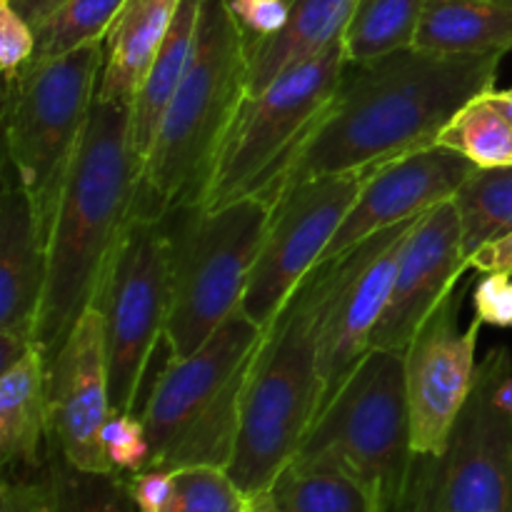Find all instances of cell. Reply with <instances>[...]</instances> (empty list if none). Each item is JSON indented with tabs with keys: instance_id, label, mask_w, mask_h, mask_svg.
I'll list each match as a JSON object with an SVG mask.
<instances>
[{
	"instance_id": "cell-1",
	"label": "cell",
	"mask_w": 512,
	"mask_h": 512,
	"mask_svg": "<svg viewBox=\"0 0 512 512\" xmlns=\"http://www.w3.org/2000/svg\"><path fill=\"white\" fill-rule=\"evenodd\" d=\"M503 53L443 55L403 48L345 65L343 80L308 138L260 193L273 203L298 180L388 163L438 143L460 108L495 88Z\"/></svg>"
},
{
	"instance_id": "cell-2",
	"label": "cell",
	"mask_w": 512,
	"mask_h": 512,
	"mask_svg": "<svg viewBox=\"0 0 512 512\" xmlns=\"http://www.w3.org/2000/svg\"><path fill=\"white\" fill-rule=\"evenodd\" d=\"M143 160L133 148V105L95 100L45 233V290L35 345L45 363L95 303L135 218Z\"/></svg>"
},
{
	"instance_id": "cell-3",
	"label": "cell",
	"mask_w": 512,
	"mask_h": 512,
	"mask_svg": "<svg viewBox=\"0 0 512 512\" xmlns=\"http://www.w3.org/2000/svg\"><path fill=\"white\" fill-rule=\"evenodd\" d=\"M380 233L340 258L315 265L265 330L245 385L238 443L228 465V475L250 500L268 493L323 410L320 333L325 313Z\"/></svg>"
},
{
	"instance_id": "cell-4",
	"label": "cell",
	"mask_w": 512,
	"mask_h": 512,
	"mask_svg": "<svg viewBox=\"0 0 512 512\" xmlns=\"http://www.w3.org/2000/svg\"><path fill=\"white\" fill-rule=\"evenodd\" d=\"M248 98V33L230 0H203L193 60L140 170L135 215L198 208L220 148Z\"/></svg>"
},
{
	"instance_id": "cell-5",
	"label": "cell",
	"mask_w": 512,
	"mask_h": 512,
	"mask_svg": "<svg viewBox=\"0 0 512 512\" xmlns=\"http://www.w3.org/2000/svg\"><path fill=\"white\" fill-rule=\"evenodd\" d=\"M265 330L238 308L195 353L170 355L140 413L150 445L148 468L228 470L245 385Z\"/></svg>"
},
{
	"instance_id": "cell-6",
	"label": "cell",
	"mask_w": 512,
	"mask_h": 512,
	"mask_svg": "<svg viewBox=\"0 0 512 512\" xmlns=\"http://www.w3.org/2000/svg\"><path fill=\"white\" fill-rule=\"evenodd\" d=\"M295 458H323L353 475L378 512H403L415 463L405 353L368 350L315 418Z\"/></svg>"
},
{
	"instance_id": "cell-7",
	"label": "cell",
	"mask_w": 512,
	"mask_h": 512,
	"mask_svg": "<svg viewBox=\"0 0 512 512\" xmlns=\"http://www.w3.org/2000/svg\"><path fill=\"white\" fill-rule=\"evenodd\" d=\"M170 223L173 298L165 343L170 355L195 353L240 308L268 235L273 203L263 195L215 210H178Z\"/></svg>"
},
{
	"instance_id": "cell-8",
	"label": "cell",
	"mask_w": 512,
	"mask_h": 512,
	"mask_svg": "<svg viewBox=\"0 0 512 512\" xmlns=\"http://www.w3.org/2000/svg\"><path fill=\"white\" fill-rule=\"evenodd\" d=\"M105 63V40L28 63L5 83V150L15 178L48 233L65 173L88 123Z\"/></svg>"
},
{
	"instance_id": "cell-9",
	"label": "cell",
	"mask_w": 512,
	"mask_h": 512,
	"mask_svg": "<svg viewBox=\"0 0 512 512\" xmlns=\"http://www.w3.org/2000/svg\"><path fill=\"white\" fill-rule=\"evenodd\" d=\"M345 65V43L338 40L280 75L263 93L248 95L220 148L198 208L215 210L260 193L323 118L338 93Z\"/></svg>"
},
{
	"instance_id": "cell-10",
	"label": "cell",
	"mask_w": 512,
	"mask_h": 512,
	"mask_svg": "<svg viewBox=\"0 0 512 512\" xmlns=\"http://www.w3.org/2000/svg\"><path fill=\"white\" fill-rule=\"evenodd\" d=\"M510 373L505 345L480 360L443 453H415L403 512H512V415L495 403Z\"/></svg>"
},
{
	"instance_id": "cell-11",
	"label": "cell",
	"mask_w": 512,
	"mask_h": 512,
	"mask_svg": "<svg viewBox=\"0 0 512 512\" xmlns=\"http://www.w3.org/2000/svg\"><path fill=\"white\" fill-rule=\"evenodd\" d=\"M173 298V243L165 218L135 215L108 265L95 305L103 313L110 408L135 413L140 385Z\"/></svg>"
},
{
	"instance_id": "cell-12",
	"label": "cell",
	"mask_w": 512,
	"mask_h": 512,
	"mask_svg": "<svg viewBox=\"0 0 512 512\" xmlns=\"http://www.w3.org/2000/svg\"><path fill=\"white\" fill-rule=\"evenodd\" d=\"M380 165L318 175L280 190L253 278L240 300V310L253 323L268 328L300 280L323 263L345 215Z\"/></svg>"
},
{
	"instance_id": "cell-13",
	"label": "cell",
	"mask_w": 512,
	"mask_h": 512,
	"mask_svg": "<svg viewBox=\"0 0 512 512\" xmlns=\"http://www.w3.org/2000/svg\"><path fill=\"white\" fill-rule=\"evenodd\" d=\"M470 280L455 285L405 350V388H408L410 430L418 455H440L448 443L460 410L468 403L478 373L480 320L460 330Z\"/></svg>"
},
{
	"instance_id": "cell-14",
	"label": "cell",
	"mask_w": 512,
	"mask_h": 512,
	"mask_svg": "<svg viewBox=\"0 0 512 512\" xmlns=\"http://www.w3.org/2000/svg\"><path fill=\"white\" fill-rule=\"evenodd\" d=\"M50 448L85 473H115L103 450L110 418L108 353L98 305H90L48 365Z\"/></svg>"
},
{
	"instance_id": "cell-15",
	"label": "cell",
	"mask_w": 512,
	"mask_h": 512,
	"mask_svg": "<svg viewBox=\"0 0 512 512\" xmlns=\"http://www.w3.org/2000/svg\"><path fill=\"white\" fill-rule=\"evenodd\" d=\"M468 268L458 208L453 200H445L420 215L410 228L390 303L370 338V350L405 353L415 333Z\"/></svg>"
},
{
	"instance_id": "cell-16",
	"label": "cell",
	"mask_w": 512,
	"mask_h": 512,
	"mask_svg": "<svg viewBox=\"0 0 512 512\" xmlns=\"http://www.w3.org/2000/svg\"><path fill=\"white\" fill-rule=\"evenodd\" d=\"M475 168L473 160L438 143L383 163L345 215L323 260L340 258L380 230L420 218L435 205L453 200Z\"/></svg>"
},
{
	"instance_id": "cell-17",
	"label": "cell",
	"mask_w": 512,
	"mask_h": 512,
	"mask_svg": "<svg viewBox=\"0 0 512 512\" xmlns=\"http://www.w3.org/2000/svg\"><path fill=\"white\" fill-rule=\"evenodd\" d=\"M415 220L383 230L368 258L340 285L320 333L323 408L370 350V338L390 303L405 238Z\"/></svg>"
},
{
	"instance_id": "cell-18",
	"label": "cell",
	"mask_w": 512,
	"mask_h": 512,
	"mask_svg": "<svg viewBox=\"0 0 512 512\" xmlns=\"http://www.w3.org/2000/svg\"><path fill=\"white\" fill-rule=\"evenodd\" d=\"M45 290V240L33 203L10 163L0 198V370L35 345Z\"/></svg>"
},
{
	"instance_id": "cell-19",
	"label": "cell",
	"mask_w": 512,
	"mask_h": 512,
	"mask_svg": "<svg viewBox=\"0 0 512 512\" xmlns=\"http://www.w3.org/2000/svg\"><path fill=\"white\" fill-rule=\"evenodd\" d=\"M358 0H290L283 28L268 38L248 35V95H258L295 65L345 38Z\"/></svg>"
},
{
	"instance_id": "cell-20",
	"label": "cell",
	"mask_w": 512,
	"mask_h": 512,
	"mask_svg": "<svg viewBox=\"0 0 512 512\" xmlns=\"http://www.w3.org/2000/svg\"><path fill=\"white\" fill-rule=\"evenodd\" d=\"M50 443L48 363L38 345L0 370V460L35 473Z\"/></svg>"
},
{
	"instance_id": "cell-21",
	"label": "cell",
	"mask_w": 512,
	"mask_h": 512,
	"mask_svg": "<svg viewBox=\"0 0 512 512\" xmlns=\"http://www.w3.org/2000/svg\"><path fill=\"white\" fill-rule=\"evenodd\" d=\"M180 0H128L105 35L98 95L103 103L133 105L155 55L163 48Z\"/></svg>"
},
{
	"instance_id": "cell-22",
	"label": "cell",
	"mask_w": 512,
	"mask_h": 512,
	"mask_svg": "<svg viewBox=\"0 0 512 512\" xmlns=\"http://www.w3.org/2000/svg\"><path fill=\"white\" fill-rule=\"evenodd\" d=\"M413 48L443 55L512 50V10L488 0H428Z\"/></svg>"
},
{
	"instance_id": "cell-23",
	"label": "cell",
	"mask_w": 512,
	"mask_h": 512,
	"mask_svg": "<svg viewBox=\"0 0 512 512\" xmlns=\"http://www.w3.org/2000/svg\"><path fill=\"white\" fill-rule=\"evenodd\" d=\"M203 10V0H180L178 13L168 30L163 48L155 55L143 88L133 100V148L145 160L158 135L163 115L170 100L178 93L185 73L193 60L195 38H198V20Z\"/></svg>"
},
{
	"instance_id": "cell-24",
	"label": "cell",
	"mask_w": 512,
	"mask_h": 512,
	"mask_svg": "<svg viewBox=\"0 0 512 512\" xmlns=\"http://www.w3.org/2000/svg\"><path fill=\"white\" fill-rule=\"evenodd\" d=\"M258 500L275 512H378L353 475L323 458H293Z\"/></svg>"
},
{
	"instance_id": "cell-25",
	"label": "cell",
	"mask_w": 512,
	"mask_h": 512,
	"mask_svg": "<svg viewBox=\"0 0 512 512\" xmlns=\"http://www.w3.org/2000/svg\"><path fill=\"white\" fill-rule=\"evenodd\" d=\"M468 263L475 250L512 233V165L475 168L453 198Z\"/></svg>"
},
{
	"instance_id": "cell-26",
	"label": "cell",
	"mask_w": 512,
	"mask_h": 512,
	"mask_svg": "<svg viewBox=\"0 0 512 512\" xmlns=\"http://www.w3.org/2000/svg\"><path fill=\"white\" fill-rule=\"evenodd\" d=\"M425 5L428 0H358L343 38L348 63H365L413 48Z\"/></svg>"
},
{
	"instance_id": "cell-27",
	"label": "cell",
	"mask_w": 512,
	"mask_h": 512,
	"mask_svg": "<svg viewBox=\"0 0 512 512\" xmlns=\"http://www.w3.org/2000/svg\"><path fill=\"white\" fill-rule=\"evenodd\" d=\"M128 0H63L35 25V53L30 63L60 58L83 45L105 40Z\"/></svg>"
},
{
	"instance_id": "cell-28",
	"label": "cell",
	"mask_w": 512,
	"mask_h": 512,
	"mask_svg": "<svg viewBox=\"0 0 512 512\" xmlns=\"http://www.w3.org/2000/svg\"><path fill=\"white\" fill-rule=\"evenodd\" d=\"M438 145L465 155L478 168H503L512 165V123L483 93L440 130Z\"/></svg>"
},
{
	"instance_id": "cell-29",
	"label": "cell",
	"mask_w": 512,
	"mask_h": 512,
	"mask_svg": "<svg viewBox=\"0 0 512 512\" xmlns=\"http://www.w3.org/2000/svg\"><path fill=\"white\" fill-rule=\"evenodd\" d=\"M48 470L60 512H138L120 473H85L48 445Z\"/></svg>"
},
{
	"instance_id": "cell-30",
	"label": "cell",
	"mask_w": 512,
	"mask_h": 512,
	"mask_svg": "<svg viewBox=\"0 0 512 512\" xmlns=\"http://www.w3.org/2000/svg\"><path fill=\"white\" fill-rule=\"evenodd\" d=\"M253 500L225 468L193 465L173 473V490L163 512H250Z\"/></svg>"
},
{
	"instance_id": "cell-31",
	"label": "cell",
	"mask_w": 512,
	"mask_h": 512,
	"mask_svg": "<svg viewBox=\"0 0 512 512\" xmlns=\"http://www.w3.org/2000/svg\"><path fill=\"white\" fill-rule=\"evenodd\" d=\"M103 450L115 473H140L148 468L150 445L143 418L135 413H110L103 425Z\"/></svg>"
},
{
	"instance_id": "cell-32",
	"label": "cell",
	"mask_w": 512,
	"mask_h": 512,
	"mask_svg": "<svg viewBox=\"0 0 512 512\" xmlns=\"http://www.w3.org/2000/svg\"><path fill=\"white\" fill-rule=\"evenodd\" d=\"M0 512H60L50 470L43 475L5 478L0 490Z\"/></svg>"
},
{
	"instance_id": "cell-33",
	"label": "cell",
	"mask_w": 512,
	"mask_h": 512,
	"mask_svg": "<svg viewBox=\"0 0 512 512\" xmlns=\"http://www.w3.org/2000/svg\"><path fill=\"white\" fill-rule=\"evenodd\" d=\"M473 305L483 325L512 328V275L485 273L473 288Z\"/></svg>"
},
{
	"instance_id": "cell-34",
	"label": "cell",
	"mask_w": 512,
	"mask_h": 512,
	"mask_svg": "<svg viewBox=\"0 0 512 512\" xmlns=\"http://www.w3.org/2000/svg\"><path fill=\"white\" fill-rule=\"evenodd\" d=\"M230 8L250 38H268L288 20L290 0H230Z\"/></svg>"
},
{
	"instance_id": "cell-35",
	"label": "cell",
	"mask_w": 512,
	"mask_h": 512,
	"mask_svg": "<svg viewBox=\"0 0 512 512\" xmlns=\"http://www.w3.org/2000/svg\"><path fill=\"white\" fill-rule=\"evenodd\" d=\"M130 498L138 505V512H163L173 490V473L160 468H145L125 478Z\"/></svg>"
},
{
	"instance_id": "cell-36",
	"label": "cell",
	"mask_w": 512,
	"mask_h": 512,
	"mask_svg": "<svg viewBox=\"0 0 512 512\" xmlns=\"http://www.w3.org/2000/svg\"><path fill=\"white\" fill-rule=\"evenodd\" d=\"M470 268L480 270V273L512 275V233L475 250L473 258H470Z\"/></svg>"
},
{
	"instance_id": "cell-37",
	"label": "cell",
	"mask_w": 512,
	"mask_h": 512,
	"mask_svg": "<svg viewBox=\"0 0 512 512\" xmlns=\"http://www.w3.org/2000/svg\"><path fill=\"white\" fill-rule=\"evenodd\" d=\"M10 3H13L15 10H18V13L35 28V25H38L45 15L53 13L63 0H10Z\"/></svg>"
},
{
	"instance_id": "cell-38",
	"label": "cell",
	"mask_w": 512,
	"mask_h": 512,
	"mask_svg": "<svg viewBox=\"0 0 512 512\" xmlns=\"http://www.w3.org/2000/svg\"><path fill=\"white\" fill-rule=\"evenodd\" d=\"M485 95H488V98L493 100L495 105H498L500 113H503L505 118H508L512 123V88H508V90H495L493 88V90H488Z\"/></svg>"
},
{
	"instance_id": "cell-39",
	"label": "cell",
	"mask_w": 512,
	"mask_h": 512,
	"mask_svg": "<svg viewBox=\"0 0 512 512\" xmlns=\"http://www.w3.org/2000/svg\"><path fill=\"white\" fill-rule=\"evenodd\" d=\"M495 403H498V408H503L505 413L512 415V373L508 378L500 380L498 390H495Z\"/></svg>"
},
{
	"instance_id": "cell-40",
	"label": "cell",
	"mask_w": 512,
	"mask_h": 512,
	"mask_svg": "<svg viewBox=\"0 0 512 512\" xmlns=\"http://www.w3.org/2000/svg\"><path fill=\"white\" fill-rule=\"evenodd\" d=\"M250 512H275V510H270L268 505L263 503V500H258V498H255L253 503H250Z\"/></svg>"
},
{
	"instance_id": "cell-41",
	"label": "cell",
	"mask_w": 512,
	"mask_h": 512,
	"mask_svg": "<svg viewBox=\"0 0 512 512\" xmlns=\"http://www.w3.org/2000/svg\"><path fill=\"white\" fill-rule=\"evenodd\" d=\"M488 3L503 5V8H510V10H512V0H488Z\"/></svg>"
}]
</instances>
